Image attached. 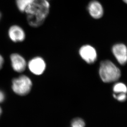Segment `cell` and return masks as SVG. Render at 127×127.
<instances>
[{
	"label": "cell",
	"instance_id": "6da1fadb",
	"mask_svg": "<svg viewBox=\"0 0 127 127\" xmlns=\"http://www.w3.org/2000/svg\"><path fill=\"white\" fill-rule=\"evenodd\" d=\"M50 7L47 0H34L25 11L30 26L38 27L43 25L49 14Z\"/></svg>",
	"mask_w": 127,
	"mask_h": 127
},
{
	"label": "cell",
	"instance_id": "7a4b0ae2",
	"mask_svg": "<svg viewBox=\"0 0 127 127\" xmlns=\"http://www.w3.org/2000/svg\"><path fill=\"white\" fill-rule=\"evenodd\" d=\"M99 74L102 81L105 83H111L117 81L121 75L120 70L109 60L101 62Z\"/></svg>",
	"mask_w": 127,
	"mask_h": 127
},
{
	"label": "cell",
	"instance_id": "3957f363",
	"mask_svg": "<svg viewBox=\"0 0 127 127\" xmlns=\"http://www.w3.org/2000/svg\"><path fill=\"white\" fill-rule=\"evenodd\" d=\"M32 83L29 77L25 75H22L12 80V89L18 95H26L30 93Z\"/></svg>",
	"mask_w": 127,
	"mask_h": 127
},
{
	"label": "cell",
	"instance_id": "277c9868",
	"mask_svg": "<svg viewBox=\"0 0 127 127\" xmlns=\"http://www.w3.org/2000/svg\"><path fill=\"white\" fill-rule=\"evenodd\" d=\"M28 66L32 73L35 75H40L45 71L46 63L42 58L36 57L30 60Z\"/></svg>",
	"mask_w": 127,
	"mask_h": 127
},
{
	"label": "cell",
	"instance_id": "5b68a950",
	"mask_svg": "<svg viewBox=\"0 0 127 127\" xmlns=\"http://www.w3.org/2000/svg\"><path fill=\"white\" fill-rule=\"evenodd\" d=\"M79 55L82 59L87 63L93 64L95 62L97 58L96 51L91 45H83L79 50Z\"/></svg>",
	"mask_w": 127,
	"mask_h": 127
},
{
	"label": "cell",
	"instance_id": "8992f818",
	"mask_svg": "<svg viewBox=\"0 0 127 127\" xmlns=\"http://www.w3.org/2000/svg\"><path fill=\"white\" fill-rule=\"evenodd\" d=\"M113 53L118 61L124 65L127 63V48L123 44H117L112 48Z\"/></svg>",
	"mask_w": 127,
	"mask_h": 127
},
{
	"label": "cell",
	"instance_id": "52a82bcc",
	"mask_svg": "<svg viewBox=\"0 0 127 127\" xmlns=\"http://www.w3.org/2000/svg\"><path fill=\"white\" fill-rule=\"evenodd\" d=\"M11 65L16 72H23L27 67V63L24 58L17 53H13L10 56Z\"/></svg>",
	"mask_w": 127,
	"mask_h": 127
},
{
	"label": "cell",
	"instance_id": "ba28073f",
	"mask_svg": "<svg viewBox=\"0 0 127 127\" xmlns=\"http://www.w3.org/2000/svg\"><path fill=\"white\" fill-rule=\"evenodd\" d=\"M8 35L10 39L14 42H21L25 40V33L20 26L13 25L10 27L8 31Z\"/></svg>",
	"mask_w": 127,
	"mask_h": 127
},
{
	"label": "cell",
	"instance_id": "9c48e42d",
	"mask_svg": "<svg viewBox=\"0 0 127 127\" xmlns=\"http://www.w3.org/2000/svg\"><path fill=\"white\" fill-rule=\"evenodd\" d=\"M88 9L90 14L94 18H100L103 15L102 6L98 1H91L88 5Z\"/></svg>",
	"mask_w": 127,
	"mask_h": 127
},
{
	"label": "cell",
	"instance_id": "30bf717a",
	"mask_svg": "<svg viewBox=\"0 0 127 127\" xmlns=\"http://www.w3.org/2000/svg\"><path fill=\"white\" fill-rule=\"evenodd\" d=\"M34 0H16L17 8L21 12H25L27 7Z\"/></svg>",
	"mask_w": 127,
	"mask_h": 127
},
{
	"label": "cell",
	"instance_id": "8fae6325",
	"mask_svg": "<svg viewBox=\"0 0 127 127\" xmlns=\"http://www.w3.org/2000/svg\"><path fill=\"white\" fill-rule=\"evenodd\" d=\"M113 91L115 94L127 93V88L126 85L122 83H118L114 85Z\"/></svg>",
	"mask_w": 127,
	"mask_h": 127
},
{
	"label": "cell",
	"instance_id": "7c38bea8",
	"mask_svg": "<svg viewBox=\"0 0 127 127\" xmlns=\"http://www.w3.org/2000/svg\"><path fill=\"white\" fill-rule=\"evenodd\" d=\"M71 127H85V123L83 119L76 118L72 120L71 123Z\"/></svg>",
	"mask_w": 127,
	"mask_h": 127
},
{
	"label": "cell",
	"instance_id": "4fadbf2b",
	"mask_svg": "<svg viewBox=\"0 0 127 127\" xmlns=\"http://www.w3.org/2000/svg\"><path fill=\"white\" fill-rule=\"evenodd\" d=\"M126 93H120V94H114V96L119 101H124L127 99Z\"/></svg>",
	"mask_w": 127,
	"mask_h": 127
},
{
	"label": "cell",
	"instance_id": "5bb4252c",
	"mask_svg": "<svg viewBox=\"0 0 127 127\" xmlns=\"http://www.w3.org/2000/svg\"><path fill=\"white\" fill-rule=\"evenodd\" d=\"M5 99V95L3 93L0 91V103L2 102Z\"/></svg>",
	"mask_w": 127,
	"mask_h": 127
},
{
	"label": "cell",
	"instance_id": "9a60e30c",
	"mask_svg": "<svg viewBox=\"0 0 127 127\" xmlns=\"http://www.w3.org/2000/svg\"><path fill=\"white\" fill-rule=\"evenodd\" d=\"M4 63V59L0 55V70L2 68Z\"/></svg>",
	"mask_w": 127,
	"mask_h": 127
},
{
	"label": "cell",
	"instance_id": "2e32d148",
	"mask_svg": "<svg viewBox=\"0 0 127 127\" xmlns=\"http://www.w3.org/2000/svg\"><path fill=\"white\" fill-rule=\"evenodd\" d=\"M123 1H124L127 4V0H123Z\"/></svg>",
	"mask_w": 127,
	"mask_h": 127
},
{
	"label": "cell",
	"instance_id": "e0dca14e",
	"mask_svg": "<svg viewBox=\"0 0 127 127\" xmlns=\"http://www.w3.org/2000/svg\"><path fill=\"white\" fill-rule=\"evenodd\" d=\"M1 113H2V110H1V108L0 107V115H1Z\"/></svg>",
	"mask_w": 127,
	"mask_h": 127
},
{
	"label": "cell",
	"instance_id": "ac0fdd59",
	"mask_svg": "<svg viewBox=\"0 0 127 127\" xmlns=\"http://www.w3.org/2000/svg\"><path fill=\"white\" fill-rule=\"evenodd\" d=\"M1 14L0 12V18H1Z\"/></svg>",
	"mask_w": 127,
	"mask_h": 127
}]
</instances>
